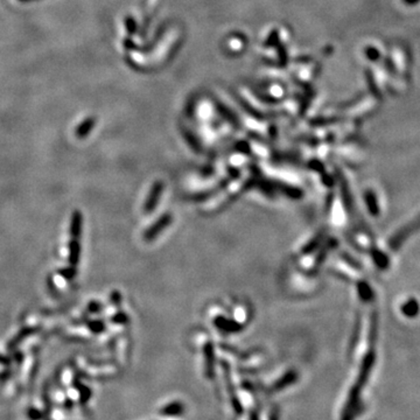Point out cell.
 <instances>
[{"label":"cell","instance_id":"7c38bea8","mask_svg":"<svg viewBox=\"0 0 420 420\" xmlns=\"http://www.w3.org/2000/svg\"><path fill=\"white\" fill-rule=\"evenodd\" d=\"M58 273H60L65 280H71L74 279L75 276H76V267L70 266L69 269H62L58 271Z\"/></svg>","mask_w":420,"mask_h":420},{"label":"cell","instance_id":"5bb4252c","mask_svg":"<svg viewBox=\"0 0 420 420\" xmlns=\"http://www.w3.org/2000/svg\"><path fill=\"white\" fill-rule=\"evenodd\" d=\"M112 321L117 322V323H124V322L127 321V317H126L125 314L119 313V314H117V315H114L113 317H112Z\"/></svg>","mask_w":420,"mask_h":420},{"label":"cell","instance_id":"30bf717a","mask_svg":"<svg viewBox=\"0 0 420 420\" xmlns=\"http://www.w3.org/2000/svg\"><path fill=\"white\" fill-rule=\"evenodd\" d=\"M35 332V328H25V329H23V331L20 332V334H18L17 335V337H14L13 340L11 341V343H9V345H8V348H14L15 345H17L19 342H21L24 340V338H26L28 335H30V334H33V333Z\"/></svg>","mask_w":420,"mask_h":420},{"label":"cell","instance_id":"52a82bcc","mask_svg":"<svg viewBox=\"0 0 420 420\" xmlns=\"http://www.w3.org/2000/svg\"><path fill=\"white\" fill-rule=\"evenodd\" d=\"M167 222H169V216H164L163 219L160 221H158L157 223L154 224L152 228H149L147 231L145 232V239L146 241H151V239H153L155 236L158 235L159 231H161L165 226L167 225Z\"/></svg>","mask_w":420,"mask_h":420},{"label":"cell","instance_id":"e0dca14e","mask_svg":"<svg viewBox=\"0 0 420 420\" xmlns=\"http://www.w3.org/2000/svg\"><path fill=\"white\" fill-rule=\"evenodd\" d=\"M278 419H279V411L276 409L275 411H273L272 415H271L270 420H278Z\"/></svg>","mask_w":420,"mask_h":420},{"label":"cell","instance_id":"8fae6325","mask_svg":"<svg viewBox=\"0 0 420 420\" xmlns=\"http://www.w3.org/2000/svg\"><path fill=\"white\" fill-rule=\"evenodd\" d=\"M365 198H366V202H368L369 209L371 210V213L377 214L378 207H377V201H376L375 195H373L372 193H368V194H366V197Z\"/></svg>","mask_w":420,"mask_h":420},{"label":"cell","instance_id":"5b68a950","mask_svg":"<svg viewBox=\"0 0 420 420\" xmlns=\"http://www.w3.org/2000/svg\"><path fill=\"white\" fill-rule=\"evenodd\" d=\"M161 191H163V183L157 182L154 185L153 189H152L151 195H149L148 200L146 201V203H145V211L146 213H148V211H152L154 209L155 204H157L159 197H160Z\"/></svg>","mask_w":420,"mask_h":420},{"label":"cell","instance_id":"9a60e30c","mask_svg":"<svg viewBox=\"0 0 420 420\" xmlns=\"http://www.w3.org/2000/svg\"><path fill=\"white\" fill-rule=\"evenodd\" d=\"M28 417H29V418L32 420H39L40 418H41V413H40L39 411L35 410V409H32V410L28 411Z\"/></svg>","mask_w":420,"mask_h":420},{"label":"cell","instance_id":"7a4b0ae2","mask_svg":"<svg viewBox=\"0 0 420 420\" xmlns=\"http://www.w3.org/2000/svg\"><path fill=\"white\" fill-rule=\"evenodd\" d=\"M418 229H420V216L418 219L413 220L409 225H406L405 228L401 229L400 231L398 232L393 238H392L391 247H394V248L399 247L400 244H403V242L405 241L406 238H409L410 236L412 235L413 232H416Z\"/></svg>","mask_w":420,"mask_h":420},{"label":"cell","instance_id":"ba28073f","mask_svg":"<svg viewBox=\"0 0 420 420\" xmlns=\"http://www.w3.org/2000/svg\"><path fill=\"white\" fill-rule=\"evenodd\" d=\"M401 312L405 316L415 317L419 313V304L416 299H410L401 306Z\"/></svg>","mask_w":420,"mask_h":420},{"label":"cell","instance_id":"8992f818","mask_svg":"<svg viewBox=\"0 0 420 420\" xmlns=\"http://www.w3.org/2000/svg\"><path fill=\"white\" fill-rule=\"evenodd\" d=\"M81 230H82V215H81L80 211H74L70 223L71 237L80 238Z\"/></svg>","mask_w":420,"mask_h":420},{"label":"cell","instance_id":"3957f363","mask_svg":"<svg viewBox=\"0 0 420 420\" xmlns=\"http://www.w3.org/2000/svg\"><path fill=\"white\" fill-rule=\"evenodd\" d=\"M183 412H185V405L181 401H173L160 410V415L166 417H179L183 415Z\"/></svg>","mask_w":420,"mask_h":420},{"label":"cell","instance_id":"9c48e42d","mask_svg":"<svg viewBox=\"0 0 420 420\" xmlns=\"http://www.w3.org/2000/svg\"><path fill=\"white\" fill-rule=\"evenodd\" d=\"M295 379H297V375H295L294 372H287L286 375L282 377L280 381H278L276 383L275 385L272 387V391H278L281 390V389H284L287 387V385L292 384Z\"/></svg>","mask_w":420,"mask_h":420},{"label":"cell","instance_id":"277c9868","mask_svg":"<svg viewBox=\"0 0 420 420\" xmlns=\"http://www.w3.org/2000/svg\"><path fill=\"white\" fill-rule=\"evenodd\" d=\"M81 254V247H80V238L71 237L69 243V263L70 266L76 267L80 260Z\"/></svg>","mask_w":420,"mask_h":420},{"label":"cell","instance_id":"2e32d148","mask_svg":"<svg viewBox=\"0 0 420 420\" xmlns=\"http://www.w3.org/2000/svg\"><path fill=\"white\" fill-rule=\"evenodd\" d=\"M101 309H102V306L98 303H91V304L89 305V310H90V312L97 313Z\"/></svg>","mask_w":420,"mask_h":420},{"label":"cell","instance_id":"4fadbf2b","mask_svg":"<svg viewBox=\"0 0 420 420\" xmlns=\"http://www.w3.org/2000/svg\"><path fill=\"white\" fill-rule=\"evenodd\" d=\"M90 329H91V331H93V332H96V333L102 332L103 329H104V323L101 322V321H93V322L90 323Z\"/></svg>","mask_w":420,"mask_h":420},{"label":"cell","instance_id":"6da1fadb","mask_svg":"<svg viewBox=\"0 0 420 420\" xmlns=\"http://www.w3.org/2000/svg\"><path fill=\"white\" fill-rule=\"evenodd\" d=\"M373 362H375V353H369L365 356V359L363 360L356 384L351 388L349 392L347 404H345L343 412H342L341 420H354L355 417L359 415L361 405V391H362L366 381H368Z\"/></svg>","mask_w":420,"mask_h":420},{"label":"cell","instance_id":"ac0fdd59","mask_svg":"<svg viewBox=\"0 0 420 420\" xmlns=\"http://www.w3.org/2000/svg\"><path fill=\"white\" fill-rule=\"evenodd\" d=\"M7 362H8L7 359H6V357L1 356V355H0V363H4V364H6Z\"/></svg>","mask_w":420,"mask_h":420},{"label":"cell","instance_id":"d6986e66","mask_svg":"<svg viewBox=\"0 0 420 420\" xmlns=\"http://www.w3.org/2000/svg\"><path fill=\"white\" fill-rule=\"evenodd\" d=\"M250 420H259V419H258V417H257L256 413H252L251 417H250Z\"/></svg>","mask_w":420,"mask_h":420}]
</instances>
